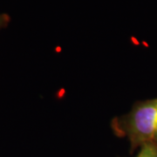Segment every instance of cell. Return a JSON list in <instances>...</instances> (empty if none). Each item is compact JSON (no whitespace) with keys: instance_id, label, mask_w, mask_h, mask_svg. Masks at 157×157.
<instances>
[{"instance_id":"6da1fadb","label":"cell","mask_w":157,"mask_h":157,"mask_svg":"<svg viewBox=\"0 0 157 157\" xmlns=\"http://www.w3.org/2000/svg\"><path fill=\"white\" fill-rule=\"evenodd\" d=\"M111 128L127 137L133 148L145 144L157 147V98L137 101L128 113L113 119Z\"/></svg>"},{"instance_id":"7a4b0ae2","label":"cell","mask_w":157,"mask_h":157,"mask_svg":"<svg viewBox=\"0 0 157 157\" xmlns=\"http://www.w3.org/2000/svg\"><path fill=\"white\" fill-rule=\"evenodd\" d=\"M136 157H157V147L151 144L140 147V151Z\"/></svg>"},{"instance_id":"3957f363","label":"cell","mask_w":157,"mask_h":157,"mask_svg":"<svg viewBox=\"0 0 157 157\" xmlns=\"http://www.w3.org/2000/svg\"><path fill=\"white\" fill-rule=\"evenodd\" d=\"M9 21H10V18L6 14L0 13V30L6 27Z\"/></svg>"}]
</instances>
